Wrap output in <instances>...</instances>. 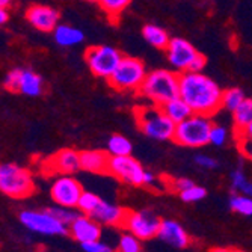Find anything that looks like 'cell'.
I'll list each match as a JSON object with an SVG mask.
<instances>
[{
    "label": "cell",
    "mask_w": 252,
    "mask_h": 252,
    "mask_svg": "<svg viewBox=\"0 0 252 252\" xmlns=\"http://www.w3.org/2000/svg\"><path fill=\"white\" fill-rule=\"evenodd\" d=\"M223 91L219 85L202 73H180V97L193 113L212 117L222 107Z\"/></svg>",
    "instance_id": "6da1fadb"
},
{
    "label": "cell",
    "mask_w": 252,
    "mask_h": 252,
    "mask_svg": "<svg viewBox=\"0 0 252 252\" xmlns=\"http://www.w3.org/2000/svg\"><path fill=\"white\" fill-rule=\"evenodd\" d=\"M137 93L151 104L162 107L180 97V74L163 68L150 71Z\"/></svg>",
    "instance_id": "7a4b0ae2"
},
{
    "label": "cell",
    "mask_w": 252,
    "mask_h": 252,
    "mask_svg": "<svg viewBox=\"0 0 252 252\" xmlns=\"http://www.w3.org/2000/svg\"><path fill=\"white\" fill-rule=\"evenodd\" d=\"M134 120L139 130L148 137L157 141L174 139L177 124L166 117V113L160 106H137L134 109Z\"/></svg>",
    "instance_id": "3957f363"
},
{
    "label": "cell",
    "mask_w": 252,
    "mask_h": 252,
    "mask_svg": "<svg viewBox=\"0 0 252 252\" xmlns=\"http://www.w3.org/2000/svg\"><path fill=\"white\" fill-rule=\"evenodd\" d=\"M212 128H213V123L210 117L193 113L188 120L177 124L172 141L183 147L199 148L210 144Z\"/></svg>",
    "instance_id": "277c9868"
},
{
    "label": "cell",
    "mask_w": 252,
    "mask_h": 252,
    "mask_svg": "<svg viewBox=\"0 0 252 252\" xmlns=\"http://www.w3.org/2000/svg\"><path fill=\"white\" fill-rule=\"evenodd\" d=\"M0 190L9 198H28L35 190L32 174L29 169L15 163L2 165L0 166Z\"/></svg>",
    "instance_id": "5b68a950"
},
{
    "label": "cell",
    "mask_w": 252,
    "mask_h": 252,
    "mask_svg": "<svg viewBox=\"0 0 252 252\" xmlns=\"http://www.w3.org/2000/svg\"><path fill=\"white\" fill-rule=\"evenodd\" d=\"M145 65L141 59L124 56L121 63L109 79V85L121 91V93H130V91H139L145 77H147Z\"/></svg>",
    "instance_id": "8992f818"
},
{
    "label": "cell",
    "mask_w": 252,
    "mask_h": 252,
    "mask_svg": "<svg viewBox=\"0 0 252 252\" xmlns=\"http://www.w3.org/2000/svg\"><path fill=\"white\" fill-rule=\"evenodd\" d=\"M109 174L131 186H151L154 175L142 168V165L131 156L112 157L109 162Z\"/></svg>",
    "instance_id": "52a82bcc"
},
{
    "label": "cell",
    "mask_w": 252,
    "mask_h": 252,
    "mask_svg": "<svg viewBox=\"0 0 252 252\" xmlns=\"http://www.w3.org/2000/svg\"><path fill=\"white\" fill-rule=\"evenodd\" d=\"M123 58L124 56L110 45H95V47H88L85 52V61L91 73L107 80L115 73Z\"/></svg>",
    "instance_id": "ba28073f"
},
{
    "label": "cell",
    "mask_w": 252,
    "mask_h": 252,
    "mask_svg": "<svg viewBox=\"0 0 252 252\" xmlns=\"http://www.w3.org/2000/svg\"><path fill=\"white\" fill-rule=\"evenodd\" d=\"M20 220L31 231L44 234V236H58V234H66L68 226L61 222L55 215H52L49 210L44 212H33V210H25L20 213Z\"/></svg>",
    "instance_id": "9c48e42d"
},
{
    "label": "cell",
    "mask_w": 252,
    "mask_h": 252,
    "mask_svg": "<svg viewBox=\"0 0 252 252\" xmlns=\"http://www.w3.org/2000/svg\"><path fill=\"white\" fill-rule=\"evenodd\" d=\"M160 226H162V219L154 215L150 210H139V212H130L124 222V230L134 234L141 240H150L158 237Z\"/></svg>",
    "instance_id": "30bf717a"
},
{
    "label": "cell",
    "mask_w": 252,
    "mask_h": 252,
    "mask_svg": "<svg viewBox=\"0 0 252 252\" xmlns=\"http://www.w3.org/2000/svg\"><path fill=\"white\" fill-rule=\"evenodd\" d=\"M50 195L52 199L61 207L74 209L77 207L79 199L83 195V188L74 177L61 175L53 181Z\"/></svg>",
    "instance_id": "8fae6325"
},
{
    "label": "cell",
    "mask_w": 252,
    "mask_h": 252,
    "mask_svg": "<svg viewBox=\"0 0 252 252\" xmlns=\"http://www.w3.org/2000/svg\"><path fill=\"white\" fill-rule=\"evenodd\" d=\"M80 166V153L74 150H61L52 157H49L42 165V172L47 175H71Z\"/></svg>",
    "instance_id": "7c38bea8"
},
{
    "label": "cell",
    "mask_w": 252,
    "mask_h": 252,
    "mask_svg": "<svg viewBox=\"0 0 252 252\" xmlns=\"http://www.w3.org/2000/svg\"><path fill=\"white\" fill-rule=\"evenodd\" d=\"M198 53L199 52H196L193 45L183 38H172L166 47L168 62L180 73L189 71V68L198 56Z\"/></svg>",
    "instance_id": "4fadbf2b"
},
{
    "label": "cell",
    "mask_w": 252,
    "mask_h": 252,
    "mask_svg": "<svg viewBox=\"0 0 252 252\" xmlns=\"http://www.w3.org/2000/svg\"><path fill=\"white\" fill-rule=\"evenodd\" d=\"M59 12L49 5H31L26 9L29 25L41 32H53L59 26Z\"/></svg>",
    "instance_id": "5bb4252c"
},
{
    "label": "cell",
    "mask_w": 252,
    "mask_h": 252,
    "mask_svg": "<svg viewBox=\"0 0 252 252\" xmlns=\"http://www.w3.org/2000/svg\"><path fill=\"white\" fill-rule=\"evenodd\" d=\"M68 233H70V236L76 242H80L83 245V243L100 240L101 226H100V222L95 220L93 216L82 213L74 219V222L70 226H68Z\"/></svg>",
    "instance_id": "9a60e30c"
},
{
    "label": "cell",
    "mask_w": 252,
    "mask_h": 252,
    "mask_svg": "<svg viewBox=\"0 0 252 252\" xmlns=\"http://www.w3.org/2000/svg\"><path fill=\"white\" fill-rule=\"evenodd\" d=\"M110 154L100 150H86L80 153V166L86 172L109 174Z\"/></svg>",
    "instance_id": "2e32d148"
},
{
    "label": "cell",
    "mask_w": 252,
    "mask_h": 252,
    "mask_svg": "<svg viewBox=\"0 0 252 252\" xmlns=\"http://www.w3.org/2000/svg\"><path fill=\"white\" fill-rule=\"evenodd\" d=\"M158 237L165 243H168L174 248H178V249L186 248L190 243V239H189L188 233L185 231V228L175 220H162Z\"/></svg>",
    "instance_id": "e0dca14e"
},
{
    "label": "cell",
    "mask_w": 252,
    "mask_h": 252,
    "mask_svg": "<svg viewBox=\"0 0 252 252\" xmlns=\"http://www.w3.org/2000/svg\"><path fill=\"white\" fill-rule=\"evenodd\" d=\"M127 215H128V210L103 201L98 205V209L95 210V213L93 215V218L95 220H98L100 223H104V225H109V226H121L123 228Z\"/></svg>",
    "instance_id": "ac0fdd59"
},
{
    "label": "cell",
    "mask_w": 252,
    "mask_h": 252,
    "mask_svg": "<svg viewBox=\"0 0 252 252\" xmlns=\"http://www.w3.org/2000/svg\"><path fill=\"white\" fill-rule=\"evenodd\" d=\"M44 91V82L41 76H38L33 70L29 68H21L20 83H18V93L28 97H38Z\"/></svg>",
    "instance_id": "d6986e66"
},
{
    "label": "cell",
    "mask_w": 252,
    "mask_h": 252,
    "mask_svg": "<svg viewBox=\"0 0 252 252\" xmlns=\"http://www.w3.org/2000/svg\"><path fill=\"white\" fill-rule=\"evenodd\" d=\"M53 36L55 41L62 47H73V45H77L85 39L83 32L70 25H59L53 31Z\"/></svg>",
    "instance_id": "ffe728a7"
},
{
    "label": "cell",
    "mask_w": 252,
    "mask_h": 252,
    "mask_svg": "<svg viewBox=\"0 0 252 252\" xmlns=\"http://www.w3.org/2000/svg\"><path fill=\"white\" fill-rule=\"evenodd\" d=\"M162 109L166 113V117L175 124H180L181 121H185V120H188L189 117L193 115L190 106L181 97H177V98L168 101L165 106H162Z\"/></svg>",
    "instance_id": "44dd1931"
},
{
    "label": "cell",
    "mask_w": 252,
    "mask_h": 252,
    "mask_svg": "<svg viewBox=\"0 0 252 252\" xmlns=\"http://www.w3.org/2000/svg\"><path fill=\"white\" fill-rule=\"evenodd\" d=\"M142 36L145 38L148 44H151L153 47L160 49V50H166L168 44L171 41L168 32L156 25H145L142 29Z\"/></svg>",
    "instance_id": "7402d4cb"
},
{
    "label": "cell",
    "mask_w": 252,
    "mask_h": 252,
    "mask_svg": "<svg viewBox=\"0 0 252 252\" xmlns=\"http://www.w3.org/2000/svg\"><path fill=\"white\" fill-rule=\"evenodd\" d=\"M131 142L123 134H112L107 141V153L112 157H123L131 154Z\"/></svg>",
    "instance_id": "603a6c76"
},
{
    "label": "cell",
    "mask_w": 252,
    "mask_h": 252,
    "mask_svg": "<svg viewBox=\"0 0 252 252\" xmlns=\"http://www.w3.org/2000/svg\"><path fill=\"white\" fill-rule=\"evenodd\" d=\"M233 118H234V127L236 131L243 130L252 123V100L245 98L242 104L233 112Z\"/></svg>",
    "instance_id": "cb8c5ba5"
},
{
    "label": "cell",
    "mask_w": 252,
    "mask_h": 252,
    "mask_svg": "<svg viewBox=\"0 0 252 252\" xmlns=\"http://www.w3.org/2000/svg\"><path fill=\"white\" fill-rule=\"evenodd\" d=\"M100 8L109 15L110 20H118L120 15L130 6L131 0H98Z\"/></svg>",
    "instance_id": "d4e9b609"
},
{
    "label": "cell",
    "mask_w": 252,
    "mask_h": 252,
    "mask_svg": "<svg viewBox=\"0 0 252 252\" xmlns=\"http://www.w3.org/2000/svg\"><path fill=\"white\" fill-rule=\"evenodd\" d=\"M101 202H103L101 198L97 196L95 193H93V192H83V195H82L80 199H79L77 209H79L83 215L93 216Z\"/></svg>",
    "instance_id": "484cf974"
},
{
    "label": "cell",
    "mask_w": 252,
    "mask_h": 252,
    "mask_svg": "<svg viewBox=\"0 0 252 252\" xmlns=\"http://www.w3.org/2000/svg\"><path fill=\"white\" fill-rule=\"evenodd\" d=\"M246 97H245L242 89H239V88H230V89L223 91V94H222V107L234 112L242 104V101Z\"/></svg>",
    "instance_id": "4316f807"
},
{
    "label": "cell",
    "mask_w": 252,
    "mask_h": 252,
    "mask_svg": "<svg viewBox=\"0 0 252 252\" xmlns=\"http://www.w3.org/2000/svg\"><path fill=\"white\" fill-rule=\"evenodd\" d=\"M141 242H142L141 239H137L131 233L121 234L120 239H118L117 252H141L142 251Z\"/></svg>",
    "instance_id": "83f0119b"
},
{
    "label": "cell",
    "mask_w": 252,
    "mask_h": 252,
    "mask_svg": "<svg viewBox=\"0 0 252 252\" xmlns=\"http://www.w3.org/2000/svg\"><path fill=\"white\" fill-rule=\"evenodd\" d=\"M231 209L243 216H252V198L248 195H234L230 201Z\"/></svg>",
    "instance_id": "f1b7e54d"
},
{
    "label": "cell",
    "mask_w": 252,
    "mask_h": 252,
    "mask_svg": "<svg viewBox=\"0 0 252 252\" xmlns=\"http://www.w3.org/2000/svg\"><path fill=\"white\" fill-rule=\"evenodd\" d=\"M231 180H233V189L234 190H237V192L252 198V181H249L242 171L233 172Z\"/></svg>",
    "instance_id": "f546056e"
},
{
    "label": "cell",
    "mask_w": 252,
    "mask_h": 252,
    "mask_svg": "<svg viewBox=\"0 0 252 252\" xmlns=\"http://www.w3.org/2000/svg\"><path fill=\"white\" fill-rule=\"evenodd\" d=\"M20 74H21V66L12 68L9 70L3 79L5 89L11 91V93H18V83H20Z\"/></svg>",
    "instance_id": "4dcf8cb0"
},
{
    "label": "cell",
    "mask_w": 252,
    "mask_h": 252,
    "mask_svg": "<svg viewBox=\"0 0 252 252\" xmlns=\"http://www.w3.org/2000/svg\"><path fill=\"white\" fill-rule=\"evenodd\" d=\"M49 212L52 213V215H55L61 222H63L66 226H70L73 222H74V219L79 216L77 213H74L73 212V209H66V207H55V209H49Z\"/></svg>",
    "instance_id": "1f68e13d"
},
{
    "label": "cell",
    "mask_w": 252,
    "mask_h": 252,
    "mask_svg": "<svg viewBox=\"0 0 252 252\" xmlns=\"http://www.w3.org/2000/svg\"><path fill=\"white\" fill-rule=\"evenodd\" d=\"M205 195H207V192H205L204 188H199L196 185H193L192 188L186 189V190H183L180 192V198L183 201H186V202H195V201H199L202 199Z\"/></svg>",
    "instance_id": "d6a6232c"
},
{
    "label": "cell",
    "mask_w": 252,
    "mask_h": 252,
    "mask_svg": "<svg viewBox=\"0 0 252 252\" xmlns=\"http://www.w3.org/2000/svg\"><path fill=\"white\" fill-rule=\"evenodd\" d=\"M226 141V130L222 126L213 124L212 133H210V144L216 147H222Z\"/></svg>",
    "instance_id": "836d02e7"
},
{
    "label": "cell",
    "mask_w": 252,
    "mask_h": 252,
    "mask_svg": "<svg viewBox=\"0 0 252 252\" xmlns=\"http://www.w3.org/2000/svg\"><path fill=\"white\" fill-rule=\"evenodd\" d=\"M193 185H195V183H193L192 180H189V178H175V180L169 181V188H171V190H174V192H177V193H180V192H183V190H186V189L192 188Z\"/></svg>",
    "instance_id": "e575fe53"
},
{
    "label": "cell",
    "mask_w": 252,
    "mask_h": 252,
    "mask_svg": "<svg viewBox=\"0 0 252 252\" xmlns=\"http://www.w3.org/2000/svg\"><path fill=\"white\" fill-rule=\"evenodd\" d=\"M82 248L85 249V252H112V248L104 245L100 240L95 242H89V243H83Z\"/></svg>",
    "instance_id": "d590c367"
},
{
    "label": "cell",
    "mask_w": 252,
    "mask_h": 252,
    "mask_svg": "<svg viewBox=\"0 0 252 252\" xmlns=\"http://www.w3.org/2000/svg\"><path fill=\"white\" fill-rule=\"evenodd\" d=\"M239 141V148L243 153L245 157H248L252 162V139H248V137H237Z\"/></svg>",
    "instance_id": "8d00e7d4"
},
{
    "label": "cell",
    "mask_w": 252,
    "mask_h": 252,
    "mask_svg": "<svg viewBox=\"0 0 252 252\" xmlns=\"http://www.w3.org/2000/svg\"><path fill=\"white\" fill-rule=\"evenodd\" d=\"M195 162H196L199 166L205 168V169H213V168L218 166V162H216V160H215L213 157H210V156H196Z\"/></svg>",
    "instance_id": "74e56055"
},
{
    "label": "cell",
    "mask_w": 252,
    "mask_h": 252,
    "mask_svg": "<svg viewBox=\"0 0 252 252\" xmlns=\"http://www.w3.org/2000/svg\"><path fill=\"white\" fill-rule=\"evenodd\" d=\"M205 63H207V59H205V56L201 55V53H198V56L195 58V61L192 62V65L189 68V71H192V73H201L204 70Z\"/></svg>",
    "instance_id": "f35d334b"
},
{
    "label": "cell",
    "mask_w": 252,
    "mask_h": 252,
    "mask_svg": "<svg viewBox=\"0 0 252 252\" xmlns=\"http://www.w3.org/2000/svg\"><path fill=\"white\" fill-rule=\"evenodd\" d=\"M236 133H237V137H248V139H252V123L248 127H245L243 130L236 131Z\"/></svg>",
    "instance_id": "ab89813d"
},
{
    "label": "cell",
    "mask_w": 252,
    "mask_h": 252,
    "mask_svg": "<svg viewBox=\"0 0 252 252\" xmlns=\"http://www.w3.org/2000/svg\"><path fill=\"white\" fill-rule=\"evenodd\" d=\"M8 18H9V14L6 11V8H0V23L5 25V23L8 21Z\"/></svg>",
    "instance_id": "60d3db41"
},
{
    "label": "cell",
    "mask_w": 252,
    "mask_h": 252,
    "mask_svg": "<svg viewBox=\"0 0 252 252\" xmlns=\"http://www.w3.org/2000/svg\"><path fill=\"white\" fill-rule=\"evenodd\" d=\"M233 249H228V248H212L209 252H231Z\"/></svg>",
    "instance_id": "b9f144b4"
},
{
    "label": "cell",
    "mask_w": 252,
    "mask_h": 252,
    "mask_svg": "<svg viewBox=\"0 0 252 252\" xmlns=\"http://www.w3.org/2000/svg\"><path fill=\"white\" fill-rule=\"evenodd\" d=\"M14 0H0V8H8Z\"/></svg>",
    "instance_id": "7bdbcfd3"
},
{
    "label": "cell",
    "mask_w": 252,
    "mask_h": 252,
    "mask_svg": "<svg viewBox=\"0 0 252 252\" xmlns=\"http://www.w3.org/2000/svg\"><path fill=\"white\" fill-rule=\"evenodd\" d=\"M231 252H245V251H240V249H233Z\"/></svg>",
    "instance_id": "ee69618b"
},
{
    "label": "cell",
    "mask_w": 252,
    "mask_h": 252,
    "mask_svg": "<svg viewBox=\"0 0 252 252\" xmlns=\"http://www.w3.org/2000/svg\"><path fill=\"white\" fill-rule=\"evenodd\" d=\"M86 2H98V0H86Z\"/></svg>",
    "instance_id": "f6af8a7d"
}]
</instances>
